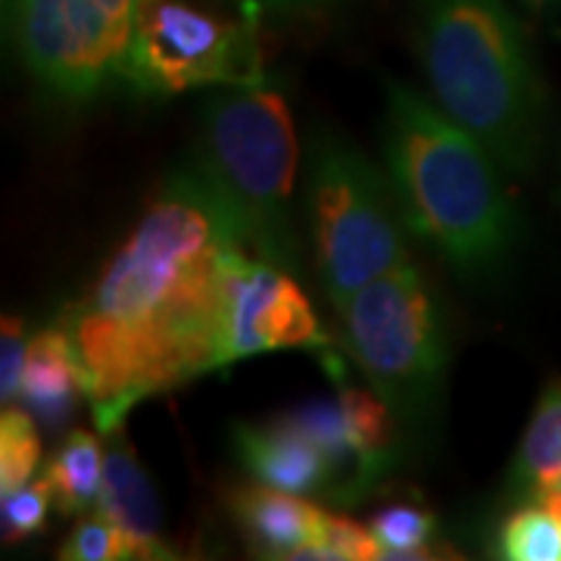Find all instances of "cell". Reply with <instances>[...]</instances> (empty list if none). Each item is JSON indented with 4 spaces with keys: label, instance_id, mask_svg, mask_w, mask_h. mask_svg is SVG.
Returning <instances> with one entry per match:
<instances>
[{
    "label": "cell",
    "instance_id": "cell-12",
    "mask_svg": "<svg viewBox=\"0 0 561 561\" xmlns=\"http://www.w3.org/2000/svg\"><path fill=\"white\" fill-rule=\"evenodd\" d=\"M231 515L262 559H302L319 540L324 508L268 483H247L231 493Z\"/></svg>",
    "mask_w": 561,
    "mask_h": 561
},
{
    "label": "cell",
    "instance_id": "cell-1",
    "mask_svg": "<svg viewBox=\"0 0 561 561\" xmlns=\"http://www.w3.org/2000/svg\"><path fill=\"white\" fill-rule=\"evenodd\" d=\"M243 231L197 160L162 181L84 297L62 312L103 434L138 402L225 371L228 278Z\"/></svg>",
    "mask_w": 561,
    "mask_h": 561
},
{
    "label": "cell",
    "instance_id": "cell-8",
    "mask_svg": "<svg viewBox=\"0 0 561 561\" xmlns=\"http://www.w3.org/2000/svg\"><path fill=\"white\" fill-rule=\"evenodd\" d=\"M256 22L221 20L184 0H147L128 57L125 88L138 98H175L194 88L262 84Z\"/></svg>",
    "mask_w": 561,
    "mask_h": 561
},
{
    "label": "cell",
    "instance_id": "cell-14",
    "mask_svg": "<svg viewBox=\"0 0 561 561\" xmlns=\"http://www.w3.org/2000/svg\"><path fill=\"white\" fill-rule=\"evenodd\" d=\"M337 400H341L346 434H350L353 459H356L353 500H350L356 502L393 468L397 434H400L402 427L397 415H393V409L371 387L362 390V387H350V383L341 381Z\"/></svg>",
    "mask_w": 561,
    "mask_h": 561
},
{
    "label": "cell",
    "instance_id": "cell-16",
    "mask_svg": "<svg viewBox=\"0 0 561 561\" xmlns=\"http://www.w3.org/2000/svg\"><path fill=\"white\" fill-rule=\"evenodd\" d=\"M44 478L54 490V502L60 515H84L98 505L103 483V446L91 431H69L57 446Z\"/></svg>",
    "mask_w": 561,
    "mask_h": 561
},
{
    "label": "cell",
    "instance_id": "cell-15",
    "mask_svg": "<svg viewBox=\"0 0 561 561\" xmlns=\"http://www.w3.org/2000/svg\"><path fill=\"white\" fill-rule=\"evenodd\" d=\"M561 471V381L546 383L527 421L518 453L508 471L512 496H534L542 481Z\"/></svg>",
    "mask_w": 561,
    "mask_h": 561
},
{
    "label": "cell",
    "instance_id": "cell-20",
    "mask_svg": "<svg viewBox=\"0 0 561 561\" xmlns=\"http://www.w3.org/2000/svg\"><path fill=\"white\" fill-rule=\"evenodd\" d=\"M0 524H3V546H20L44 530L50 508H57L54 490L47 478H35L20 490L0 496Z\"/></svg>",
    "mask_w": 561,
    "mask_h": 561
},
{
    "label": "cell",
    "instance_id": "cell-2",
    "mask_svg": "<svg viewBox=\"0 0 561 561\" xmlns=\"http://www.w3.org/2000/svg\"><path fill=\"white\" fill-rule=\"evenodd\" d=\"M383 162L412 234L461 278L493 280L508 265L522 219L500 162L471 131L400 81L387 84Z\"/></svg>",
    "mask_w": 561,
    "mask_h": 561
},
{
    "label": "cell",
    "instance_id": "cell-24",
    "mask_svg": "<svg viewBox=\"0 0 561 561\" xmlns=\"http://www.w3.org/2000/svg\"><path fill=\"white\" fill-rule=\"evenodd\" d=\"M241 7L247 16H300V13H316V10H324V7H334L341 0H234Z\"/></svg>",
    "mask_w": 561,
    "mask_h": 561
},
{
    "label": "cell",
    "instance_id": "cell-5",
    "mask_svg": "<svg viewBox=\"0 0 561 561\" xmlns=\"http://www.w3.org/2000/svg\"><path fill=\"white\" fill-rule=\"evenodd\" d=\"M343 341L402 431L434 427L449 368V328L412 262L356 290L341 309Z\"/></svg>",
    "mask_w": 561,
    "mask_h": 561
},
{
    "label": "cell",
    "instance_id": "cell-3",
    "mask_svg": "<svg viewBox=\"0 0 561 561\" xmlns=\"http://www.w3.org/2000/svg\"><path fill=\"white\" fill-rule=\"evenodd\" d=\"M415 50L437 106L471 131L505 172L540 153L542 81L505 0H415Z\"/></svg>",
    "mask_w": 561,
    "mask_h": 561
},
{
    "label": "cell",
    "instance_id": "cell-18",
    "mask_svg": "<svg viewBox=\"0 0 561 561\" xmlns=\"http://www.w3.org/2000/svg\"><path fill=\"white\" fill-rule=\"evenodd\" d=\"M368 527L378 540L381 559H434V552H427V549H431L434 530H437V518L412 502L387 505L371 518Z\"/></svg>",
    "mask_w": 561,
    "mask_h": 561
},
{
    "label": "cell",
    "instance_id": "cell-21",
    "mask_svg": "<svg viewBox=\"0 0 561 561\" xmlns=\"http://www.w3.org/2000/svg\"><path fill=\"white\" fill-rule=\"evenodd\" d=\"M302 559L316 561H371L381 559L378 540L371 534V527L341 518V515H324L319 540L306 549Z\"/></svg>",
    "mask_w": 561,
    "mask_h": 561
},
{
    "label": "cell",
    "instance_id": "cell-6",
    "mask_svg": "<svg viewBox=\"0 0 561 561\" xmlns=\"http://www.w3.org/2000/svg\"><path fill=\"white\" fill-rule=\"evenodd\" d=\"M306 213L321 287L337 312L365 284L412 262L390 179L346 140H316L306 165Z\"/></svg>",
    "mask_w": 561,
    "mask_h": 561
},
{
    "label": "cell",
    "instance_id": "cell-7",
    "mask_svg": "<svg viewBox=\"0 0 561 561\" xmlns=\"http://www.w3.org/2000/svg\"><path fill=\"white\" fill-rule=\"evenodd\" d=\"M147 0H3L16 57L62 103H91L125 84Z\"/></svg>",
    "mask_w": 561,
    "mask_h": 561
},
{
    "label": "cell",
    "instance_id": "cell-9",
    "mask_svg": "<svg viewBox=\"0 0 561 561\" xmlns=\"http://www.w3.org/2000/svg\"><path fill=\"white\" fill-rule=\"evenodd\" d=\"M275 350H331V341L290 272L243 250L228 278L225 359L234 365Z\"/></svg>",
    "mask_w": 561,
    "mask_h": 561
},
{
    "label": "cell",
    "instance_id": "cell-17",
    "mask_svg": "<svg viewBox=\"0 0 561 561\" xmlns=\"http://www.w3.org/2000/svg\"><path fill=\"white\" fill-rule=\"evenodd\" d=\"M496 556L505 561H561V515L527 500L500 524Z\"/></svg>",
    "mask_w": 561,
    "mask_h": 561
},
{
    "label": "cell",
    "instance_id": "cell-25",
    "mask_svg": "<svg viewBox=\"0 0 561 561\" xmlns=\"http://www.w3.org/2000/svg\"><path fill=\"white\" fill-rule=\"evenodd\" d=\"M534 502H542V505H549L552 512H559L561 515V471L559 474H552L549 481H542L537 486V493L530 496Z\"/></svg>",
    "mask_w": 561,
    "mask_h": 561
},
{
    "label": "cell",
    "instance_id": "cell-22",
    "mask_svg": "<svg viewBox=\"0 0 561 561\" xmlns=\"http://www.w3.org/2000/svg\"><path fill=\"white\" fill-rule=\"evenodd\" d=\"M60 559L66 561H119L131 559L128 540L122 537V530L110 518H103L101 512L91 518H81L69 537L62 540Z\"/></svg>",
    "mask_w": 561,
    "mask_h": 561
},
{
    "label": "cell",
    "instance_id": "cell-23",
    "mask_svg": "<svg viewBox=\"0 0 561 561\" xmlns=\"http://www.w3.org/2000/svg\"><path fill=\"white\" fill-rule=\"evenodd\" d=\"M25 341V324L22 319H3L0 328V400L3 405H13L20 400V381L25 371V356H28Z\"/></svg>",
    "mask_w": 561,
    "mask_h": 561
},
{
    "label": "cell",
    "instance_id": "cell-10",
    "mask_svg": "<svg viewBox=\"0 0 561 561\" xmlns=\"http://www.w3.org/2000/svg\"><path fill=\"white\" fill-rule=\"evenodd\" d=\"M231 440L238 461L253 481L300 496H312V493L334 496L331 465L321 456L319 446L287 415L268 424H247V421L234 424Z\"/></svg>",
    "mask_w": 561,
    "mask_h": 561
},
{
    "label": "cell",
    "instance_id": "cell-11",
    "mask_svg": "<svg viewBox=\"0 0 561 561\" xmlns=\"http://www.w3.org/2000/svg\"><path fill=\"white\" fill-rule=\"evenodd\" d=\"M98 512L116 524L128 540L131 559H172L162 542V515L157 486L135 449L122 434H110L103 446V483L98 496Z\"/></svg>",
    "mask_w": 561,
    "mask_h": 561
},
{
    "label": "cell",
    "instance_id": "cell-4",
    "mask_svg": "<svg viewBox=\"0 0 561 561\" xmlns=\"http://www.w3.org/2000/svg\"><path fill=\"white\" fill-rule=\"evenodd\" d=\"M297 128L287 101L265 84H234L206 98L197 165L241 225L247 250L280 272H297L294 228Z\"/></svg>",
    "mask_w": 561,
    "mask_h": 561
},
{
    "label": "cell",
    "instance_id": "cell-26",
    "mask_svg": "<svg viewBox=\"0 0 561 561\" xmlns=\"http://www.w3.org/2000/svg\"><path fill=\"white\" fill-rule=\"evenodd\" d=\"M522 7L527 13H534V16H556L561 13V0H522Z\"/></svg>",
    "mask_w": 561,
    "mask_h": 561
},
{
    "label": "cell",
    "instance_id": "cell-13",
    "mask_svg": "<svg viewBox=\"0 0 561 561\" xmlns=\"http://www.w3.org/2000/svg\"><path fill=\"white\" fill-rule=\"evenodd\" d=\"M79 400H84V381L69 331L62 324L41 328L28 343L20 402H25V409L38 419V424L60 427L72 419Z\"/></svg>",
    "mask_w": 561,
    "mask_h": 561
},
{
    "label": "cell",
    "instance_id": "cell-19",
    "mask_svg": "<svg viewBox=\"0 0 561 561\" xmlns=\"http://www.w3.org/2000/svg\"><path fill=\"white\" fill-rule=\"evenodd\" d=\"M38 465V419L25 409L3 405V419H0V496L35 481Z\"/></svg>",
    "mask_w": 561,
    "mask_h": 561
}]
</instances>
